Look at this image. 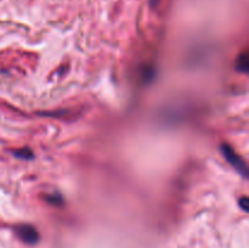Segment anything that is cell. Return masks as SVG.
Instances as JSON below:
<instances>
[{
    "label": "cell",
    "mask_w": 249,
    "mask_h": 248,
    "mask_svg": "<svg viewBox=\"0 0 249 248\" xmlns=\"http://www.w3.org/2000/svg\"><path fill=\"white\" fill-rule=\"evenodd\" d=\"M15 155H16L17 157H22V158H31L32 156H33L32 155L31 151L26 150V148H23L22 151H16V152H15Z\"/></svg>",
    "instance_id": "obj_4"
},
{
    "label": "cell",
    "mask_w": 249,
    "mask_h": 248,
    "mask_svg": "<svg viewBox=\"0 0 249 248\" xmlns=\"http://www.w3.org/2000/svg\"><path fill=\"white\" fill-rule=\"evenodd\" d=\"M240 206L242 207V209L245 212H248V198L247 197H243L242 199L240 201Z\"/></svg>",
    "instance_id": "obj_5"
},
{
    "label": "cell",
    "mask_w": 249,
    "mask_h": 248,
    "mask_svg": "<svg viewBox=\"0 0 249 248\" xmlns=\"http://www.w3.org/2000/svg\"><path fill=\"white\" fill-rule=\"evenodd\" d=\"M16 232L18 237L28 245H34L39 238L38 231L31 225H19L16 229Z\"/></svg>",
    "instance_id": "obj_2"
},
{
    "label": "cell",
    "mask_w": 249,
    "mask_h": 248,
    "mask_svg": "<svg viewBox=\"0 0 249 248\" xmlns=\"http://www.w3.org/2000/svg\"><path fill=\"white\" fill-rule=\"evenodd\" d=\"M236 66H237V70L241 71V72H247L248 66H249L247 53H243L242 55H240V57H238Z\"/></svg>",
    "instance_id": "obj_3"
},
{
    "label": "cell",
    "mask_w": 249,
    "mask_h": 248,
    "mask_svg": "<svg viewBox=\"0 0 249 248\" xmlns=\"http://www.w3.org/2000/svg\"><path fill=\"white\" fill-rule=\"evenodd\" d=\"M221 152H223L224 157L228 159V162L230 163V164L232 165V167L235 168L240 174H242L243 177H247L248 175L247 165H246V163L243 162L242 158H241L240 156L232 150V147H230V146L226 145V143H223V145H221Z\"/></svg>",
    "instance_id": "obj_1"
}]
</instances>
